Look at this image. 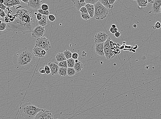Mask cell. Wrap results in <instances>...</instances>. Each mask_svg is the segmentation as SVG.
<instances>
[{
	"label": "cell",
	"instance_id": "obj_1",
	"mask_svg": "<svg viewBox=\"0 0 161 119\" xmlns=\"http://www.w3.org/2000/svg\"><path fill=\"white\" fill-rule=\"evenodd\" d=\"M15 7L12 11L14 15L8 14L7 17H5V21L7 24L6 29L12 31L21 32L24 34L32 32L39 25L36 16L38 10L28 6L20 5Z\"/></svg>",
	"mask_w": 161,
	"mask_h": 119
},
{
	"label": "cell",
	"instance_id": "obj_2",
	"mask_svg": "<svg viewBox=\"0 0 161 119\" xmlns=\"http://www.w3.org/2000/svg\"><path fill=\"white\" fill-rule=\"evenodd\" d=\"M36 58L33 52L25 48L16 52L13 57L15 69L18 71L27 70L35 64Z\"/></svg>",
	"mask_w": 161,
	"mask_h": 119
},
{
	"label": "cell",
	"instance_id": "obj_3",
	"mask_svg": "<svg viewBox=\"0 0 161 119\" xmlns=\"http://www.w3.org/2000/svg\"><path fill=\"white\" fill-rule=\"evenodd\" d=\"M42 109L30 103H25L20 108L21 115L26 119H34L37 114Z\"/></svg>",
	"mask_w": 161,
	"mask_h": 119
},
{
	"label": "cell",
	"instance_id": "obj_4",
	"mask_svg": "<svg viewBox=\"0 0 161 119\" xmlns=\"http://www.w3.org/2000/svg\"><path fill=\"white\" fill-rule=\"evenodd\" d=\"M94 17L97 20H103L107 17L109 14L108 9L99 2L94 5Z\"/></svg>",
	"mask_w": 161,
	"mask_h": 119
},
{
	"label": "cell",
	"instance_id": "obj_5",
	"mask_svg": "<svg viewBox=\"0 0 161 119\" xmlns=\"http://www.w3.org/2000/svg\"><path fill=\"white\" fill-rule=\"evenodd\" d=\"M35 45L46 51L51 48L50 41L45 37L37 39L35 42Z\"/></svg>",
	"mask_w": 161,
	"mask_h": 119
},
{
	"label": "cell",
	"instance_id": "obj_6",
	"mask_svg": "<svg viewBox=\"0 0 161 119\" xmlns=\"http://www.w3.org/2000/svg\"><path fill=\"white\" fill-rule=\"evenodd\" d=\"M34 119H54L53 115L51 111L42 109L37 114Z\"/></svg>",
	"mask_w": 161,
	"mask_h": 119
},
{
	"label": "cell",
	"instance_id": "obj_7",
	"mask_svg": "<svg viewBox=\"0 0 161 119\" xmlns=\"http://www.w3.org/2000/svg\"><path fill=\"white\" fill-rule=\"evenodd\" d=\"M109 38V36L106 32H98L94 36V43L96 44L105 42Z\"/></svg>",
	"mask_w": 161,
	"mask_h": 119
},
{
	"label": "cell",
	"instance_id": "obj_8",
	"mask_svg": "<svg viewBox=\"0 0 161 119\" xmlns=\"http://www.w3.org/2000/svg\"><path fill=\"white\" fill-rule=\"evenodd\" d=\"M45 32L44 27L38 25L32 31V36L33 38H39L42 37Z\"/></svg>",
	"mask_w": 161,
	"mask_h": 119
},
{
	"label": "cell",
	"instance_id": "obj_9",
	"mask_svg": "<svg viewBox=\"0 0 161 119\" xmlns=\"http://www.w3.org/2000/svg\"><path fill=\"white\" fill-rule=\"evenodd\" d=\"M48 65L51 69V74L52 75H57L59 74V71L60 67L58 63L49 62L48 64Z\"/></svg>",
	"mask_w": 161,
	"mask_h": 119
},
{
	"label": "cell",
	"instance_id": "obj_10",
	"mask_svg": "<svg viewBox=\"0 0 161 119\" xmlns=\"http://www.w3.org/2000/svg\"><path fill=\"white\" fill-rule=\"evenodd\" d=\"M104 43H97L96 44L95 46V50L96 53L98 56L103 57L105 56L104 52Z\"/></svg>",
	"mask_w": 161,
	"mask_h": 119
},
{
	"label": "cell",
	"instance_id": "obj_11",
	"mask_svg": "<svg viewBox=\"0 0 161 119\" xmlns=\"http://www.w3.org/2000/svg\"><path fill=\"white\" fill-rule=\"evenodd\" d=\"M42 2V0H29L27 6L31 8L38 10L41 8Z\"/></svg>",
	"mask_w": 161,
	"mask_h": 119
},
{
	"label": "cell",
	"instance_id": "obj_12",
	"mask_svg": "<svg viewBox=\"0 0 161 119\" xmlns=\"http://www.w3.org/2000/svg\"><path fill=\"white\" fill-rule=\"evenodd\" d=\"M4 4L8 8H12L21 4L20 0H4Z\"/></svg>",
	"mask_w": 161,
	"mask_h": 119
},
{
	"label": "cell",
	"instance_id": "obj_13",
	"mask_svg": "<svg viewBox=\"0 0 161 119\" xmlns=\"http://www.w3.org/2000/svg\"><path fill=\"white\" fill-rule=\"evenodd\" d=\"M161 6V0H155L152 6V11L156 14L160 13Z\"/></svg>",
	"mask_w": 161,
	"mask_h": 119
},
{
	"label": "cell",
	"instance_id": "obj_14",
	"mask_svg": "<svg viewBox=\"0 0 161 119\" xmlns=\"http://www.w3.org/2000/svg\"><path fill=\"white\" fill-rule=\"evenodd\" d=\"M72 2L75 7L78 10L83 6L86 5L85 0H72Z\"/></svg>",
	"mask_w": 161,
	"mask_h": 119
},
{
	"label": "cell",
	"instance_id": "obj_15",
	"mask_svg": "<svg viewBox=\"0 0 161 119\" xmlns=\"http://www.w3.org/2000/svg\"><path fill=\"white\" fill-rule=\"evenodd\" d=\"M85 6L86 8L88 13L91 17L92 18L94 17L95 11L94 5L91 4H86Z\"/></svg>",
	"mask_w": 161,
	"mask_h": 119
},
{
	"label": "cell",
	"instance_id": "obj_16",
	"mask_svg": "<svg viewBox=\"0 0 161 119\" xmlns=\"http://www.w3.org/2000/svg\"><path fill=\"white\" fill-rule=\"evenodd\" d=\"M43 50V49L40 48L37 45H35V47L33 49V52L35 57L39 58H42L44 57L42 53V51Z\"/></svg>",
	"mask_w": 161,
	"mask_h": 119
},
{
	"label": "cell",
	"instance_id": "obj_17",
	"mask_svg": "<svg viewBox=\"0 0 161 119\" xmlns=\"http://www.w3.org/2000/svg\"><path fill=\"white\" fill-rule=\"evenodd\" d=\"M55 59L57 62H59L67 60L63 52L59 53H57Z\"/></svg>",
	"mask_w": 161,
	"mask_h": 119
},
{
	"label": "cell",
	"instance_id": "obj_18",
	"mask_svg": "<svg viewBox=\"0 0 161 119\" xmlns=\"http://www.w3.org/2000/svg\"><path fill=\"white\" fill-rule=\"evenodd\" d=\"M137 3L140 9L146 7L147 6L148 3L146 0H137Z\"/></svg>",
	"mask_w": 161,
	"mask_h": 119
},
{
	"label": "cell",
	"instance_id": "obj_19",
	"mask_svg": "<svg viewBox=\"0 0 161 119\" xmlns=\"http://www.w3.org/2000/svg\"><path fill=\"white\" fill-rule=\"evenodd\" d=\"M38 24L40 26L43 27H45L48 24L47 16L43 15L42 19L40 21H39Z\"/></svg>",
	"mask_w": 161,
	"mask_h": 119
},
{
	"label": "cell",
	"instance_id": "obj_20",
	"mask_svg": "<svg viewBox=\"0 0 161 119\" xmlns=\"http://www.w3.org/2000/svg\"><path fill=\"white\" fill-rule=\"evenodd\" d=\"M73 68L76 72H80L82 71V69L83 68V64L82 62L79 61L78 62L75 63Z\"/></svg>",
	"mask_w": 161,
	"mask_h": 119
},
{
	"label": "cell",
	"instance_id": "obj_21",
	"mask_svg": "<svg viewBox=\"0 0 161 119\" xmlns=\"http://www.w3.org/2000/svg\"><path fill=\"white\" fill-rule=\"evenodd\" d=\"M99 1L108 9H112L113 7V5L109 4L108 0H99Z\"/></svg>",
	"mask_w": 161,
	"mask_h": 119
},
{
	"label": "cell",
	"instance_id": "obj_22",
	"mask_svg": "<svg viewBox=\"0 0 161 119\" xmlns=\"http://www.w3.org/2000/svg\"><path fill=\"white\" fill-rule=\"evenodd\" d=\"M67 68L60 67L59 71V74L60 76L65 77L67 75Z\"/></svg>",
	"mask_w": 161,
	"mask_h": 119
},
{
	"label": "cell",
	"instance_id": "obj_23",
	"mask_svg": "<svg viewBox=\"0 0 161 119\" xmlns=\"http://www.w3.org/2000/svg\"><path fill=\"white\" fill-rule=\"evenodd\" d=\"M76 72L73 67H68L67 70V75L72 77L76 74Z\"/></svg>",
	"mask_w": 161,
	"mask_h": 119
},
{
	"label": "cell",
	"instance_id": "obj_24",
	"mask_svg": "<svg viewBox=\"0 0 161 119\" xmlns=\"http://www.w3.org/2000/svg\"><path fill=\"white\" fill-rule=\"evenodd\" d=\"M67 61L68 67H74L75 64V60L73 59L72 58H71L67 60Z\"/></svg>",
	"mask_w": 161,
	"mask_h": 119
},
{
	"label": "cell",
	"instance_id": "obj_25",
	"mask_svg": "<svg viewBox=\"0 0 161 119\" xmlns=\"http://www.w3.org/2000/svg\"><path fill=\"white\" fill-rule=\"evenodd\" d=\"M63 53H64L65 57H66L67 60L69 59L72 58V56L73 53H72L71 51H69V50H65L63 52Z\"/></svg>",
	"mask_w": 161,
	"mask_h": 119
},
{
	"label": "cell",
	"instance_id": "obj_26",
	"mask_svg": "<svg viewBox=\"0 0 161 119\" xmlns=\"http://www.w3.org/2000/svg\"><path fill=\"white\" fill-rule=\"evenodd\" d=\"M81 17L85 21H87L91 18L88 13H81Z\"/></svg>",
	"mask_w": 161,
	"mask_h": 119
},
{
	"label": "cell",
	"instance_id": "obj_27",
	"mask_svg": "<svg viewBox=\"0 0 161 119\" xmlns=\"http://www.w3.org/2000/svg\"><path fill=\"white\" fill-rule=\"evenodd\" d=\"M59 66V67H64V68H68L67 60L58 63Z\"/></svg>",
	"mask_w": 161,
	"mask_h": 119
},
{
	"label": "cell",
	"instance_id": "obj_28",
	"mask_svg": "<svg viewBox=\"0 0 161 119\" xmlns=\"http://www.w3.org/2000/svg\"><path fill=\"white\" fill-rule=\"evenodd\" d=\"M38 12L42 14V15L45 16H49V10L44 11L42 10L41 8L38 9Z\"/></svg>",
	"mask_w": 161,
	"mask_h": 119
},
{
	"label": "cell",
	"instance_id": "obj_29",
	"mask_svg": "<svg viewBox=\"0 0 161 119\" xmlns=\"http://www.w3.org/2000/svg\"><path fill=\"white\" fill-rule=\"evenodd\" d=\"M7 27V24L6 22H3L1 24H0V31L1 32L4 31L6 30Z\"/></svg>",
	"mask_w": 161,
	"mask_h": 119
},
{
	"label": "cell",
	"instance_id": "obj_30",
	"mask_svg": "<svg viewBox=\"0 0 161 119\" xmlns=\"http://www.w3.org/2000/svg\"><path fill=\"white\" fill-rule=\"evenodd\" d=\"M99 1V0H85V3L86 4H91L94 5Z\"/></svg>",
	"mask_w": 161,
	"mask_h": 119
},
{
	"label": "cell",
	"instance_id": "obj_31",
	"mask_svg": "<svg viewBox=\"0 0 161 119\" xmlns=\"http://www.w3.org/2000/svg\"><path fill=\"white\" fill-rule=\"evenodd\" d=\"M40 8L42 9L43 10L47 11L48 10L49 7L48 6V5L45 4H43L42 5Z\"/></svg>",
	"mask_w": 161,
	"mask_h": 119
},
{
	"label": "cell",
	"instance_id": "obj_32",
	"mask_svg": "<svg viewBox=\"0 0 161 119\" xmlns=\"http://www.w3.org/2000/svg\"><path fill=\"white\" fill-rule=\"evenodd\" d=\"M44 68L45 69V73L46 74H51V69L48 65H45Z\"/></svg>",
	"mask_w": 161,
	"mask_h": 119
},
{
	"label": "cell",
	"instance_id": "obj_33",
	"mask_svg": "<svg viewBox=\"0 0 161 119\" xmlns=\"http://www.w3.org/2000/svg\"><path fill=\"white\" fill-rule=\"evenodd\" d=\"M80 12L81 13H88V11L85 6H83L79 9Z\"/></svg>",
	"mask_w": 161,
	"mask_h": 119
},
{
	"label": "cell",
	"instance_id": "obj_34",
	"mask_svg": "<svg viewBox=\"0 0 161 119\" xmlns=\"http://www.w3.org/2000/svg\"><path fill=\"white\" fill-rule=\"evenodd\" d=\"M118 31V29L117 28H112V27L110 28L109 31V32L111 33L112 34H115Z\"/></svg>",
	"mask_w": 161,
	"mask_h": 119
},
{
	"label": "cell",
	"instance_id": "obj_35",
	"mask_svg": "<svg viewBox=\"0 0 161 119\" xmlns=\"http://www.w3.org/2000/svg\"><path fill=\"white\" fill-rule=\"evenodd\" d=\"M48 19L50 21L53 22L55 20L56 17L53 15L51 14L48 16Z\"/></svg>",
	"mask_w": 161,
	"mask_h": 119
},
{
	"label": "cell",
	"instance_id": "obj_36",
	"mask_svg": "<svg viewBox=\"0 0 161 119\" xmlns=\"http://www.w3.org/2000/svg\"><path fill=\"white\" fill-rule=\"evenodd\" d=\"M0 17L2 18H5L6 17V14L4 12V11L2 9H0Z\"/></svg>",
	"mask_w": 161,
	"mask_h": 119
},
{
	"label": "cell",
	"instance_id": "obj_37",
	"mask_svg": "<svg viewBox=\"0 0 161 119\" xmlns=\"http://www.w3.org/2000/svg\"><path fill=\"white\" fill-rule=\"evenodd\" d=\"M36 16L37 20L39 21H40L42 19L43 15L39 12H38Z\"/></svg>",
	"mask_w": 161,
	"mask_h": 119
},
{
	"label": "cell",
	"instance_id": "obj_38",
	"mask_svg": "<svg viewBox=\"0 0 161 119\" xmlns=\"http://www.w3.org/2000/svg\"><path fill=\"white\" fill-rule=\"evenodd\" d=\"M79 55L78 53H74L72 54V58L73 59L75 60L77 59L78 58Z\"/></svg>",
	"mask_w": 161,
	"mask_h": 119
},
{
	"label": "cell",
	"instance_id": "obj_39",
	"mask_svg": "<svg viewBox=\"0 0 161 119\" xmlns=\"http://www.w3.org/2000/svg\"><path fill=\"white\" fill-rule=\"evenodd\" d=\"M39 72L41 74H44L45 73V68L43 67H40L39 69Z\"/></svg>",
	"mask_w": 161,
	"mask_h": 119
},
{
	"label": "cell",
	"instance_id": "obj_40",
	"mask_svg": "<svg viewBox=\"0 0 161 119\" xmlns=\"http://www.w3.org/2000/svg\"><path fill=\"white\" fill-rule=\"evenodd\" d=\"M121 33L118 31L117 32L114 34V36L117 38H119L121 36Z\"/></svg>",
	"mask_w": 161,
	"mask_h": 119
},
{
	"label": "cell",
	"instance_id": "obj_41",
	"mask_svg": "<svg viewBox=\"0 0 161 119\" xmlns=\"http://www.w3.org/2000/svg\"><path fill=\"white\" fill-rule=\"evenodd\" d=\"M155 27L157 29H159L161 27V24L160 22L158 21L156 23Z\"/></svg>",
	"mask_w": 161,
	"mask_h": 119
},
{
	"label": "cell",
	"instance_id": "obj_42",
	"mask_svg": "<svg viewBox=\"0 0 161 119\" xmlns=\"http://www.w3.org/2000/svg\"><path fill=\"white\" fill-rule=\"evenodd\" d=\"M0 9H2L3 10L5 11L7 9V7L5 6L4 4H0Z\"/></svg>",
	"mask_w": 161,
	"mask_h": 119
},
{
	"label": "cell",
	"instance_id": "obj_43",
	"mask_svg": "<svg viewBox=\"0 0 161 119\" xmlns=\"http://www.w3.org/2000/svg\"><path fill=\"white\" fill-rule=\"evenodd\" d=\"M117 0H108V2L110 4L113 5L114 4L116 1Z\"/></svg>",
	"mask_w": 161,
	"mask_h": 119
},
{
	"label": "cell",
	"instance_id": "obj_44",
	"mask_svg": "<svg viewBox=\"0 0 161 119\" xmlns=\"http://www.w3.org/2000/svg\"><path fill=\"white\" fill-rule=\"evenodd\" d=\"M46 51L44 49L42 51V53L43 56H44V57L46 55V53H47V52H46Z\"/></svg>",
	"mask_w": 161,
	"mask_h": 119
},
{
	"label": "cell",
	"instance_id": "obj_45",
	"mask_svg": "<svg viewBox=\"0 0 161 119\" xmlns=\"http://www.w3.org/2000/svg\"><path fill=\"white\" fill-rule=\"evenodd\" d=\"M23 3H26V4H28L29 2V0H21Z\"/></svg>",
	"mask_w": 161,
	"mask_h": 119
},
{
	"label": "cell",
	"instance_id": "obj_46",
	"mask_svg": "<svg viewBox=\"0 0 161 119\" xmlns=\"http://www.w3.org/2000/svg\"><path fill=\"white\" fill-rule=\"evenodd\" d=\"M87 54L85 52V51H83L82 53V56L83 57H85L86 56L87 54Z\"/></svg>",
	"mask_w": 161,
	"mask_h": 119
},
{
	"label": "cell",
	"instance_id": "obj_47",
	"mask_svg": "<svg viewBox=\"0 0 161 119\" xmlns=\"http://www.w3.org/2000/svg\"><path fill=\"white\" fill-rule=\"evenodd\" d=\"M148 2V3H154V1H153L152 0H146Z\"/></svg>",
	"mask_w": 161,
	"mask_h": 119
},
{
	"label": "cell",
	"instance_id": "obj_48",
	"mask_svg": "<svg viewBox=\"0 0 161 119\" xmlns=\"http://www.w3.org/2000/svg\"><path fill=\"white\" fill-rule=\"evenodd\" d=\"M111 27H112V28H117V27H116V25H115V24H113V25H112V26H111Z\"/></svg>",
	"mask_w": 161,
	"mask_h": 119
},
{
	"label": "cell",
	"instance_id": "obj_49",
	"mask_svg": "<svg viewBox=\"0 0 161 119\" xmlns=\"http://www.w3.org/2000/svg\"><path fill=\"white\" fill-rule=\"evenodd\" d=\"M4 0H0V4H4Z\"/></svg>",
	"mask_w": 161,
	"mask_h": 119
},
{
	"label": "cell",
	"instance_id": "obj_50",
	"mask_svg": "<svg viewBox=\"0 0 161 119\" xmlns=\"http://www.w3.org/2000/svg\"><path fill=\"white\" fill-rule=\"evenodd\" d=\"M133 27L134 28H136L137 27V25L136 24H134L133 26Z\"/></svg>",
	"mask_w": 161,
	"mask_h": 119
},
{
	"label": "cell",
	"instance_id": "obj_51",
	"mask_svg": "<svg viewBox=\"0 0 161 119\" xmlns=\"http://www.w3.org/2000/svg\"><path fill=\"white\" fill-rule=\"evenodd\" d=\"M75 63H78V62L79 61L77 59L75 60Z\"/></svg>",
	"mask_w": 161,
	"mask_h": 119
},
{
	"label": "cell",
	"instance_id": "obj_52",
	"mask_svg": "<svg viewBox=\"0 0 161 119\" xmlns=\"http://www.w3.org/2000/svg\"><path fill=\"white\" fill-rule=\"evenodd\" d=\"M152 28H153V29H156V27H155V26H152Z\"/></svg>",
	"mask_w": 161,
	"mask_h": 119
},
{
	"label": "cell",
	"instance_id": "obj_53",
	"mask_svg": "<svg viewBox=\"0 0 161 119\" xmlns=\"http://www.w3.org/2000/svg\"><path fill=\"white\" fill-rule=\"evenodd\" d=\"M2 22H3L2 21H0V24H1V23H2Z\"/></svg>",
	"mask_w": 161,
	"mask_h": 119
},
{
	"label": "cell",
	"instance_id": "obj_54",
	"mask_svg": "<svg viewBox=\"0 0 161 119\" xmlns=\"http://www.w3.org/2000/svg\"><path fill=\"white\" fill-rule=\"evenodd\" d=\"M160 12H161V9H160Z\"/></svg>",
	"mask_w": 161,
	"mask_h": 119
},
{
	"label": "cell",
	"instance_id": "obj_55",
	"mask_svg": "<svg viewBox=\"0 0 161 119\" xmlns=\"http://www.w3.org/2000/svg\"><path fill=\"white\" fill-rule=\"evenodd\" d=\"M134 0V1H137V0Z\"/></svg>",
	"mask_w": 161,
	"mask_h": 119
},
{
	"label": "cell",
	"instance_id": "obj_56",
	"mask_svg": "<svg viewBox=\"0 0 161 119\" xmlns=\"http://www.w3.org/2000/svg\"></svg>",
	"mask_w": 161,
	"mask_h": 119
}]
</instances>
